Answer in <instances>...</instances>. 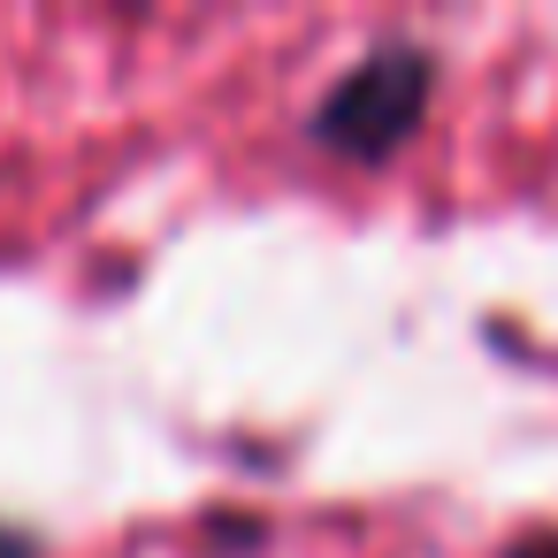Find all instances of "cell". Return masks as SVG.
Wrapping results in <instances>:
<instances>
[{
    "label": "cell",
    "instance_id": "3957f363",
    "mask_svg": "<svg viewBox=\"0 0 558 558\" xmlns=\"http://www.w3.org/2000/svg\"><path fill=\"white\" fill-rule=\"evenodd\" d=\"M505 558H558V527H520L505 543Z\"/></svg>",
    "mask_w": 558,
    "mask_h": 558
},
{
    "label": "cell",
    "instance_id": "6da1fadb",
    "mask_svg": "<svg viewBox=\"0 0 558 558\" xmlns=\"http://www.w3.org/2000/svg\"><path fill=\"white\" fill-rule=\"evenodd\" d=\"M436 47L421 39H375L360 62H344L299 116V138L322 154V161H344V169H383L413 146V131L428 123L436 108Z\"/></svg>",
    "mask_w": 558,
    "mask_h": 558
},
{
    "label": "cell",
    "instance_id": "7a4b0ae2",
    "mask_svg": "<svg viewBox=\"0 0 558 558\" xmlns=\"http://www.w3.org/2000/svg\"><path fill=\"white\" fill-rule=\"evenodd\" d=\"M0 558H47L39 527H24V520H0Z\"/></svg>",
    "mask_w": 558,
    "mask_h": 558
}]
</instances>
